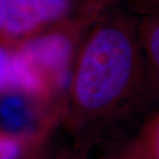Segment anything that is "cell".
Returning <instances> with one entry per match:
<instances>
[{
    "label": "cell",
    "mask_w": 159,
    "mask_h": 159,
    "mask_svg": "<svg viewBox=\"0 0 159 159\" xmlns=\"http://www.w3.org/2000/svg\"><path fill=\"white\" fill-rule=\"evenodd\" d=\"M153 85L137 24L98 26L75 52L67 83V119L84 132L119 119Z\"/></svg>",
    "instance_id": "1"
},
{
    "label": "cell",
    "mask_w": 159,
    "mask_h": 159,
    "mask_svg": "<svg viewBox=\"0 0 159 159\" xmlns=\"http://www.w3.org/2000/svg\"><path fill=\"white\" fill-rule=\"evenodd\" d=\"M18 52L33 64L44 79L47 75L60 90L67 87L75 56L72 39L67 34L56 32L40 35L24 44Z\"/></svg>",
    "instance_id": "2"
},
{
    "label": "cell",
    "mask_w": 159,
    "mask_h": 159,
    "mask_svg": "<svg viewBox=\"0 0 159 159\" xmlns=\"http://www.w3.org/2000/svg\"><path fill=\"white\" fill-rule=\"evenodd\" d=\"M71 0H5L4 26L21 34L38 25L59 19L68 11Z\"/></svg>",
    "instance_id": "3"
},
{
    "label": "cell",
    "mask_w": 159,
    "mask_h": 159,
    "mask_svg": "<svg viewBox=\"0 0 159 159\" xmlns=\"http://www.w3.org/2000/svg\"><path fill=\"white\" fill-rule=\"evenodd\" d=\"M30 93H39L44 90L45 79L34 65L20 52L11 54L7 85Z\"/></svg>",
    "instance_id": "4"
},
{
    "label": "cell",
    "mask_w": 159,
    "mask_h": 159,
    "mask_svg": "<svg viewBox=\"0 0 159 159\" xmlns=\"http://www.w3.org/2000/svg\"><path fill=\"white\" fill-rule=\"evenodd\" d=\"M137 27L152 81L159 89V13L146 14Z\"/></svg>",
    "instance_id": "5"
},
{
    "label": "cell",
    "mask_w": 159,
    "mask_h": 159,
    "mask_svg": "<svg viewBox=\"0 0 159 159\" xmlns=\"http://www.w3.org/2000/svg\"><path fill=\"white\" fill-rule=\"evenodd\" d=\"M29 104L20 96H8L0 102V125L11 133H19L31 124Z\"/></svg>",
    "instance_id": "6"
},
{
    "label": "cell",
    "mask_w": 159,
    "mask_h": 159,
    "mask_svg": "<svg viewBox=\"0 0 159 159\" xmlns=\"http://www.w3.org/2000/svg\"><path fill=\"white\" fill-rule=\"evenodd\" d=\"M132 142L145 152L159 158V108L144 124Z\"/></svg>",
    "instance_id": "7"
},
{
    "label": "cell",
    "mask_w": 159,
    "mask_h": 159,
    "mask_svg": "<svg viewBox=\"0 0 159 159\" xmlns=\"http://www.w3.org/2000/svg\"><path fill=\"white\" fill-rule=\"evenodd\" d=\"M105 159H159L153 154L145 152L144 150L138 148L134 143L130 140L120 145L107 154Z\"/></svg>",
    "instance_id": "8"
},
{
    "label": "cell",
    "mask_w": 159,
    "mask_h": 159,
    "mask_svg": "<svg viewBox=\"0 0 159 159\" xmlns=\"http://www.w3.org/2000/svg\"><path fill=\"white\" fill-rule=\"evenodd\" d=\"M20 152L19 143L8 137H0V159H18Z\"/></svg>",
    "instance_id": "9"
},
{
    "label": "cell",
    "mask_w": 159,
    "mask_h": 159,
    "mask_svg": "<svg viewBox=\"0 0 159 159\" xmlns=\"http://www.w3.org/2000/svg\"><path fill=\"white\" fill-rule=\"evenodd\" d=\"M10 58H11V54L2 47H0V89H4L7 85Z\"/></svg>",
    "instance_id": "10"
},
{
    "label": "cell",
    "mask_w": 159,
    "mask_h": 159,
    "mask_svg": "<svg viewBox=\"0 0 159 159\" xmlns=\"http://www.w3.org/2000/svg\"><path fill=\"white\" fill-rule=\"evenodd\" d=\"M133 7L145 16L159 13V0H136Z\"/></svg>",
    "instance_id": "11"
},
{
    "label": "cell",
    "mask_w": 159,
    "mask_h": 159,
    "mask_svg": "<svg viewBox=\"0 0 159 159\" xmlns=\"http://www.w3.org/2000/svg\"><path fill=\"white\" fill-rule=\"evenodd\" d=\"M50 159H87L84 154L79 153L78 151H65L57 154Z\"/></svg>",
    "instance_id": "12"
},
{
    "label": "cell",
    "mask_w": 159,
    "mask_h": 159,
    "mask_svg": "<svg viewBox=\"0 0 159 159\" xmlns=\"http://www.w3.org/2000/svg\"><path fill=\"white\" fill-rule=\"evenodd\" d=\"M5 20V0H0V27L4 25Z\"/></svg>",
    "instance_id": "13"
}]
</instances>
